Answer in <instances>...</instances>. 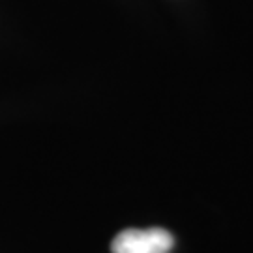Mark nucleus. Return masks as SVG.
Segmentation results:
<instances>
[{
  "label": "nucleus",
  "mask_w": 253,
  "mask_h": 253,
  "mask_svg": "<svg viewBox=\"0 0 253 253\" xmlns=\"http://www.w3.org/2000/svg\"><path fill=\"white\" fill-rule=\"evenodd\" d=\"M174 238L167 229H126L113 240V253H171Z\"/></svg>",
  "instance_id": "nucleus-1"
}]
</instances>
